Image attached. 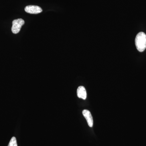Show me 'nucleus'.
Masks as SVG:
<instances>
[{"mask_svg": "<svg viewBox=\"0 0 146 146\" xmlns=\"http://www.w3.org/2000/svg\"><path fill=\"white\" fill-rule=\"evenodd\" d=\"M77 96L80 98L85 100L86 98V92L85 88L83 86H79L77 91Z\"/></svg>", "mask_w": 146, "mask_h": 146, "instance_id": "5", "label": "nucleus"}, {"mask_svg": "<svg viewBox=\"0 0 146 146\" xmlns=\"http://www.w3.org/2000/svg\"><path fill=\"white\" fill-rule=\"evenodd\" d=\"M8 146H18L16 138L15 137H13L11 138Z\"/></svg>", "mask_w": 146, "mask_h": 146, "instance_id": "6", "label": "nucleus"}, {"mask_svg": "<svg viewBox=\"0 0 146 146\" xmlns=\"http://www.w3.org/2000/svg\"><path fill=\"white\" fill-rule=\"evenodd\" d=\"M25 21L23 19H20L14 20L12 22L11 31L14 34H17L21 31V27L25 24Z\"/></svg>", "mask_w": 146, "mask_h": 146, "instance_id": "2", "label": "nucleus"}, {"mask_svg": "<svg viewBox=\"0 0 146 146\" xmlns=\"http://www.w3.org/2000/svg\"><path fill=\"white\" fill-rule=\"evenodd\" d=\"M82 114H83L84 117H85L88 123V125L90 127H92L93 126V119L92 117V115L91 113L89 110H84L82 111Z\"/></svg>", "mask_w": 146, "mask_h": 146, "instance_id": "4", "label": "nucleus"}, {"mask_svg": "<svg viewBox=\"0 0 146 146\" xmlns=\"http://www.w3.org/2000/svg\"><path fill=\"white\" fill-rule=\"evenodd\" d=\"M25 11L31 14H38L42 11V9L40 7L36 5H28L25 8Z\"/></svg>", "mask_w": 146, "mask_h": 146, "instance_id": "3", "label": "nucleus"}, {"mask_svg": "<svg viewBox=\"0 0 146 146\" xmlns=\"http://www.w3.org/2000/svg\"><path fill=\"white\" fill-rule=\"evenodd\" d=\"M136 48L140 52H143L146 48V35L143 32L139 33L135 38Z\"/></svg>", "mask_w": 146, "mask_h": 146, "instance_id": "1", "label": "nucleus"}]
</instances>
